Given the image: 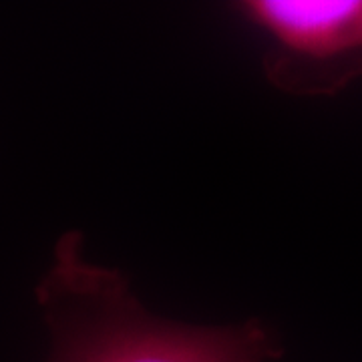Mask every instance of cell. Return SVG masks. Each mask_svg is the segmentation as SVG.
<instances>
[{"label":"cell","mask_w":362,"mask_h":362,"mask_svg":"<svg viewBox=\"0 0 362 362\" xmlns=\"http://www.w3.org/2000/svg\"><path fill=\"white\" fill-rule=\"evenodd\" d=\"M235 11L272 40L264 71L294 95H332L362 77V0H246Z\"/></svg>","instance_id":"cell-2"},{"label":"cell","mask_w":362,"mask_h":362,"mask_svg":"<svg viewBox=\"0 0 362 362\" xmlns=\"http://www.w3.org/2000/svg\"><path fill=\"white\" fill-rule=\"evenodd\" d=\"M37 302L52 337L47 362H270L280 344L259 320L199 328L143 310L123 274L90 264L78 232L65 233Z\"/></svg>","instance_id":"cell-1"}]
</instances>
